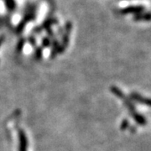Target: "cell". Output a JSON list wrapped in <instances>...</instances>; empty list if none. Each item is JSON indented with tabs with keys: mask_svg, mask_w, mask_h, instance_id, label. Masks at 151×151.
Listing matches in <instances>:
<instances>
[{
	"mask_svg": "<svg viewBox=\"0 0 151 151\" xmlns=\"http://www.w3.org/2000/svg\"><path fill=\"white\" fill-rule=\"evenodd\" d=\"M134 96V98L135 100H137L138 102H139L141 103H145L146 105H149V106H151V99H145L143 97H141L139 95H137V94H133Z\"/></svg>",
	"mask_w": 151,
	"mask_h": 151,
	"instance_id": "6da1fadb",
	"label": "cell"
}]
</instances>
